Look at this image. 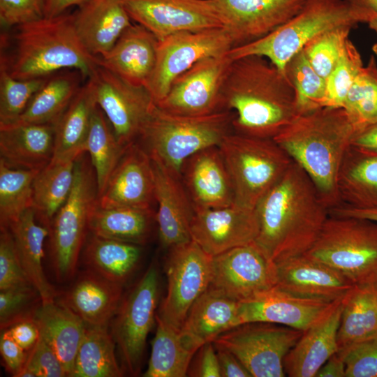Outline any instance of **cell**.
Returning a JSON list of instances; mask_svg holds the SVG:
<instances>
[{
	"instance_id": "7c38bea8",
	"label": "cell",
	"mask_w": 377,
	"mask_h": 377,
	"mask_svg": "<svg viewBox=\"0 0 377 377\" xmlns=\"http://www.w3.org/2000/svg\"><path fill=\"white\" fill-rule=\"evenodd\" d=\"M232 47L224 27L172 34L158 42L155 66L145 87L157 103L166 96L175 79L195 63L228 53Z\"/></svg>"
},
{
	"instance_id": "6f0895ef",
	"label": "cell",
	"mask_w": 377,
	"mask_h": 377,
	"mask_svg": "<svg viewBox=\"0 0 377 377\" xmlns=\"http://www.w3.org/2000/svg\"><path fill=\"white\" fill-rule=\"evenodd\" d=\"M6 330L27 352L34 347L40 337L39 327L34 320L20 322Z\"/></svg>"
},
{
	"instance_id": "e575fe53",
	"label": "cell",
	"mask_w": 377,
	"mask_h": 377,
	"mask_svg": "<svg viewBox=\"0 0 377 377\" xmlns=\"http://www.w3.org/2000/svg\"><path fill=\"white\" fill-rule=\"evenodd\" d=\"M155 222L154 209L103 208L96 200L89 212L88 230L98 237L143 246L149 242Z\"/></svg>"
},
{
	"instance_id": "94428289",
	"label": "cell",
	"mask_w": 377,
	"mask_h": 377,
	"mask_svg": "<svg viewBox=\"0 0 377 377\" xmlns=\"http://www.w3.org/2000/svg\"><path fill=\"white\" fill-rule=\"evenodd\" d=\"M89 0H42L43 15L54 17L66 13L72 6L80 7Z\"/></svg>"
},
{
	"instance_id": "d6986e66",
	"label": "cell",
	"mask_w": 377,
	"mask_h": 377,
	"mask_svg": "<svg viewBox=\"0 0 377 377\" xmlns=\"http://www.w3.org/2000/svg\"><path fill=\"white\" fill-rule=\"evenodd\" d=\"M258 232L256 209L235 203L220 208L194 210L190 225L191 240L212 257L254 242Z\"/></svg>"
},
{
	"instance_id": "e7e4bbea",
	"label": "cell",
	"mask_w": 377,
	"mask_h": 377,
	"mask_svg": "<svg viewBox=\"0 0 377 377\" xmlns=\"http://www.w3.org/2000/svg\"><path fill=\"white\" fill-rule=\"evenodd\" d=\"M361 3L373 18L377 17V0H361Z\"/></svg>"
},
{
	"instance_id": "60d3db41",
	"label": "cell",
	"mask_w": 377,
	"mask_h": 377,
	"mask_svg": "<svg viewBox=\"0 0 377 377\" xmlns=\"http://www.w3.org/2000/svg\"><path fill=\"white\" fill-rule=\"evenodd\" d=\"M156 330L145 377H185L195 353L182 342L179 331L156 314Z\"/></svg>"
},
{
	"instance_id": "d6a6232c",
	"label": "cell",
	"mask_w": 377,
	"mask_h": 377,
	"mask_svg": "<svg viewBox=\"0 0 377 377\" xmlns=\"http://www.w3.org/2000/svg\"><path fill=\"white\" fill-rule=\"evenodd\" d=\"M97 105L91 82L87 79L54 125L51 161H75L86 152V141Z\"/></svg>"
},
{
	"instance_id": "f907efd6",
	"label": "cell",
	"mask_w": 377,
	"mask_h": 377,
	"mask_svg": "<svg viewBox=\"0 0 377 377\" xmlns=\"http://www.w3.org/2000/svg\"><path fill=\"white\" fill-rule=\"evenodd\" d=\"M36 376H68L61 362L41 336L34 347L28 352L25 365L18 375V377Z\"/></svg>"
},
{
	"instance_id": "9c48e42d",
	"label": "cell",
	"mask_w": 377,
	"mask_h": 377,
	"mask_svg": "<svg viewBox=\"0 0 377 377\" xmlns=\"http://www.w3.org/2000/svg\"><path fill=\"white\" fill-rule=\"evenodd\" d=\"M85 153L75 160L71 192L49 227L52 266L59 282L75 276L89 230V212L98 198L95 172Z\"/></svg>"
},
{
	"instance_id": "484cf974",
	"label": "cell",
	"mask_w": 377,
	"mask_h": 377,
	"mask_svg": "<svg viewBox=\"0 0 377 377\" xmlns=\"http://www.w3.org/2000/svg\"><path fill=\"white\" fill-rule=\"evenodd\" d=\"M239 325V302L207 288L191 306L179 335L183 343L196 353L203 344Z\"/></svg>"
},
{
	"instance_id": "4316f807",
	"label": "cell",
	"mask_w": 377,
	"mask_h": 377,
	"mask_svg": "<svg viewBox=\"0 0 377 377\" xmlns=\"http://www.w3.org/2000/svg\"><path fill=\"white\" fill-rule=\"evenodd\" d=\"M123 286L87 269L58 300L87 326L108 327L124 296Z\"/></svg>"
},
{
	"instance_id": "6da1fadb",
	"label": "cell",
	"mask_w": 377,
	"mask_h": 377,
	"mask_svg": "<svg viewBox=\"0 0 377 377\" xmlns=\"http://www.w3.org/2000/svg\"><path fill=\"white\" fill-rule=\"evenodd\" d=\"M255 209L259 232L254 243L273 264L308 251L329 216L314 184L295 162Z\"/></svg>"
},
{
	"instance_id": "83f0119b",
	"label": "cell",
	"mask_w": 377,
	"mask_h": 377,
	"mask_svg": "<svg viewBox=\"0 0 377 377\" xmlns=\"http://www.w3.org/2000/svg\"><path fill=\"white\" fill-rule=\"evenodd\" d=\"M77 36L87 51L100 57L132 24L121 0H89L73 13Z\"/></svg>"
},
{
	"instance_id": "5bb4252c",
	"label": "cell",
	"mask_w": 377,
	"mask_h": 377,
	"mask_svg": "<svg viewBox=\"0 0 377 377\" xmlns=\"http://www.w3.org/2000/svg\"><path fill=\"white\" fill-rule=\"evenodd\" d=\"M232 61L228 52L201 59L175 78L166 96L156 105L184 116H205L226 110L223 90Z\"/></svg>"
},
{
	"instance_id": "be15d7a7",
	"label": "cell",
	"mask_w": 377,
	"mask_h": 377,
	"mask_svg": "<svg viewBox=\"0 0 377 377\" xmlns=\"http://www.w3.org/2000/svg\"><path fill=\"white\" fill-rule=\"evenodd\" d=\"M351 145L377 149V122L357 133L353 138Z\"/></svg>"
},
{
	"instance_id": "db71d44e",
	"label": "cell",
	"mask_w": 377,
	"mask_h": 377,
	"mask_svg": "<svg viewBox=\"0 0 377 377\" xmlns=\"http://www.w3.org/2000/svg\"><path fill=\"white\" fill-rule=\"evenodd\" d=\"M42 0H0V22L17 27L43 17Z\"/></svg>"
},
{
	"instance_id": "44dd1931",
	"label": "cell",
	"mask_w": 377,
	"mask_h": 377,
	"mask_svg": "<svg viewBox=\"0 0 377 377\" xmlns=\"http://www.w3.org/2000/svg\"><path fill=\"white\" fill-rule=\"evenodd\" d=\"M97 202L103 208L153 209L156 200L151 160L138 142L128 145Z\"/></svg>"
},
{
	"instance_id": "9f6ffc18",
	"label": "cell",
	"mask_w": 377,
	"mask_h": 377,
	"mask_svg": "<svg viewBox=\"0 0 377 377\" xmlns=\"http://www.w3.org/2000/svg\"><path fill=\"white\" fill-rule=\"evenodd\" d=\"M0 353L7 371L18 377L25 365L28 352L15 341L7 330L3 331L1 335Z\"/></svg>"
},
{
	"instance_id": "ba28073f",
	"label": "cell",
	"mask_w": 377,
	"mask_h": 377,
	"mask_svg": "<svg viewBox=\"0 0 377 377\" xmlns=\"http://www.w3.org/2000/svg\"><path fill=\"white\" fill-rule=\"evenodd\" d=\"M303 255L355 285L377 283V222L329 214L316 241Z\"/></svg>"
},
{
	"instance_id": "4fadbf2b",
	"label": "cell",
	"mask_w": 377,
	"mask_h": 377,
	"mask_svg": "<svg viewBox=\"0 0 377 377\" xmlns=\"http://www.w3.org/2000/svg\"><path fill=\"white\" fill-rule=\"evenodd\" d=\"M168 249L167 294L157 316L179 331L191 306L209 287L212 257L193 240Z\"/></svg>"
},
{
	"instance_id": "d590c367",
	"label": "cell",
	"mask_w": 377,
	"mask_h": 377,
	"mask_svg": "<svg viewBox=\"0 0 377 377\" xmlns=\"http://www.w3.org/2000/svg\"><path fill=\"white\" fill-rule=\"evenodd\" d=\"M142 253L141 245L91 234L85 241L82 257L87 269L124 285L137 269Z\"/></svg>"
},
{
	"instance_id": "836d02e7",
	"label": "cell",
	"mask_w": 377,
	"mask_h": 377,
	"mask_svg": "<svg viewBox=\"0 0 377 377\" xmlns=\"http://www.w3.org/2000/svg\"><path fill=\"white\" fill-rule=\"evenodd\" d=\"M33 207L26 210L9 226L21 265L40 295L42 303L56 300L58 294L47 281L43 267L44 242L49 229L36 221Z\"/></svg>"
},
{
	"instance_id": "7a4b0ae2",
	"label": "cell",
	"mask_w": 377,
	"mask_h": 377,
	"mask_svg": "<svg viewBox=\"0 0 377 377\" xmlns=\"http://www.w3.org/2000/svg\"><path fill=\"white\" fill-rule=\"evenodd\" d=\"M225 110L235 112V133L274 138L297 115L295 94L285 73L265 57L232 59L223 90Z\"/></svg>"
},
{
	"instance_id": "f6af8a7d",
	"label": "cell",
	"mask_w": 377,
	"mask_h": 377,
	"mask_svg": "<svg viewBox=\"0 0 377 377\" xmlns=\"http://www.w3.org/2000/svg\"><path fill=\"white\" fill-rule=\"evenodd\" d=\"M284 73L293 87L298 114L324 107L326 79L315 71L302 50L286 63Z\"/></svg>"
},
{
	"instance_id": "7dc6e473",
	"label": "cell",
	"mask_w": 377,
	"mask_h": 377,
	"mask_svg": "<svg viewBox=\"0 0 377 377\" xmlns=\"http://www.w3.org/2000/svg\"><path fill=\"white\" fill-rule=\"evenodd\" d=\"M353 27L334 28L318 35L302 50L315 71L326 79L341 56Z\"/></svg>"
},
{
	"instance_id": "7402d4cb",
	"label": "cell",
	"mask_w": 377,
	"mask_h": 377,
	"mask_svg": "<svg viewBox=\"0 0 377 377\" xmlns=\"http://www.w3.org/2000/svg\"><path fill=\"white\" fill-rule=\"evenodd\" d=\"M180 176L194 210L235 203L232 183L218 146L203 149L187 158Z\"/></svg>"
},
{
	"instance_id": "ee69618b",
	"label": "cell",
	"mask_w": 377,
	"mask_h": 377,
	"mask_svg": "<svg viewBox=\"0 0 377 377\" xmlns=\"http://www.w3.org/2000/svg\"><path fill=\"white\" fill-rule=\"evenodd\" d=\"M342 108L355 127V135L377 122V64L373 56L352 84Z\"/></svg>"
},
{
	"instance_id": "603a6c76",
	"label": "cell",
	"mask_w": 377,
	"mask_h": 377,
	"mask_svg": "<svg viewBox=\"0 0 377 377\" xmlns=\"http://www.w3.org/2000/svg\"><path fill=\"white\" fill-rule=\"evenodd\" d=\"M151 160L157 204L156 223L162 246L169 249L191 240L190 225L194 209L180 175L157 159Z\"/></svg>"
},
{
	"instance_id": "03108f58",
	"label": "cell",
	"mask_w": 377,
	"mask_h": 377,
	"mask_svg": "<svg viewBox=\"0 0 377 377\" xmlns=\"http://www.w3.org/2000/svg\"><path fill=\"white\" fill-rule=\"evenodd\" d=\"M368 24H369V28L374 30L377 35V17L371 19L368 22ZM372 50L374 52V54L377 56V40L372 46Z\"/></svg>"
},
{
	"instance_id": "c3c4849f",
	"label": "cell",
	"mask_w": 377,
	"mask_h": 377,
	"mask_svg": "<svg viewBox=\"0 0 377 377\" xmlns=\"http://www.w3.org/2000/svg\"><path fill=\"white\" fill-rule=\"evenodd\" d=\"M363 67L359 51L348 39L337 65L326 78L324 107H343L352 84Z\"/></svg>"
},
{
	"instance_id": "8fae6325",
	"label": "cell",
	"mask_w": 377,
	"mask_h": 377,
	"mask_svg": "<svg viewBox=\"0 0 377 377\" xmlns=\"http://www.w3.org/2000/svg\"><path fill=\"white\" fill-rule=\"evenodd\" d=\"M303 332L281 325L251 322L221 334L212 342L234 354L252 377H283L284 357Z\"/></svg>"
},
{
	"instance_id": "cb8c5ba5",
	"label": "cell",
	"mask_w": 377,
	"mask_h": 377,
	"mask_svg": "<svg viewBox=\"0 0 377 377\" xmlns=\"http://www.w3.org/2000/svg\"><path fill=\"white\" fill-rule=\"evenodd\" d=\"M274 265V286L299 297L333 302L355 286L335 269L304 255Z\"/></svg>"
},
{
	"instance_id": "e0dca14e",
	"label": "cell",
	"mask_w": 377,
	"mask_h": 377,
	"mask_svg": "<svg viewBox=\"0 0 377 377\" xmlns=\"http://www.w3.org/2000/svg\"><path fill=\"white\" fill-rule=\"evenodd\" d=\"M133 22L158 40L181 31L223 27L209 0H121Z\"/></svg>"
},
{
	"instance_id": "11a10c76",
	"label": "cell",
	"mask_w": 377,
	"mask_h": 377,
	"mask_svg": "<svg viewBox=\"0 0 377 377\" xmlns=\"http://www.w3.org/2000/svg\"><path fill=\"white\" fill-rule=\"evenodd\" d=\"M187 376L221 377L216 350L212 341L203 344L195 353Z\"/></svg>"
},
{
	"instance_id": "30bf717a",
	"label": "cell",
	"mask_w": 377,
	"mask_h": 377,
	"mask_svg": "<svg viewBox=\"0 0 377 377\" xmlns=\"http://www.w3.org/2000/svg\"><path fill=\"white\" fill-rule=\"evenodd\" d=\"M160 293L159 274L152 263L140 280L124 295L114 315L111 334L124 371L140 374L147 337L156 320Z\"/></svg>"
},
{
	"instance_id": "681fc988",
	"label": "cell",
	"mask_w": 377,
	"mask_h": 377,
	"mask_svg": "<svg viewBox=\"0 0 377 377\" xmlns=\"http://www.w3.org/2000/svg\"><path fill=\"white\" fill-rule=\"evenodd\" d=\"M41 304L40 293L31 283L1 290V331L20 322L34 320L35 314Z\"/></svg>"
},
{
	"instance_id": "f1b7e54d",
	"label": "cell",
	"mask_w": 377,
	"mask_h": 377,
	"mask_svg": "<svg viewBox=\"0 0 377 377\" xmlns=\"http://www.w3.org/2000/svg\"><path fill=\"white\" fill-rule=\"evenodd\" d=\"M54 124H0V159L8 165L40 170L53 157Z\"/></svg>"
},
{
	"instance_id": "6125c7cd",
	"label": "cell",
	"mask_w": 377,
	"mask_h": 377,
	"mask_svg": "<svg viewBox=\"0 0 377 377\" xmlns=\"http://www.w3.org/2000/svg\"><path fill=\"white\" fill-rule=\"evenodd\" d=\"M329 214L364 218L377 222V208L362 209L340 205L330 209L329 210Z\"/></svg>"
},
{
	"instance_id": "b9f144b4",
	"label": "cell",
	"mask_w": 377,
	"mask_h": 377,
	"mask_svg": "<svg viewBox=\"0 0 377 377\" xmlns=\"http://www.w3.org/2000/svg\"><path fill=\"white\" fill-rule=\"evenodd\" d=\"M127 147L119 142L108 119L97 105L92 116L85 151L89 154L95 172L98 197L105 191L111 174Z\"/></svg>"
},
{
	"instance_id": "74e56055",
	"label": "cell",
	"mask_w": 377,
	"mask_h": 377,
	"mask_svg": "<svg viewBox=\"0 0 377 377\" xmlns=\"http://www.w3.org/2000/svg\"><path fill=\"white\" fill-rule=\"evenodd\" d=\"M82 80L86 79L76 70L48 76L15 121L55 125L82 87Z\"/></svg>"
},
{
	"instance_id": "2e32d148",
	"label": "cell",
	"mask_w": 377,
	"mask_h": 377,
	"mask_svg": "<svg viewBox=\"0 0 377 377\" xmlns=\"http://www.w3.org/2000/svg\"><path fill=\"white\" fill-rule=\"evenodd\" d=\"M274 286V265L254 242L212 257L211 290L242 302Z\"/></svg>"
},
{
	"instance_id": "ab89813d",
	"label": "cell",
	"mask_w": 377,
	"mask_h": 377,
	"mask_svg": "<svg viewBox=\"0 0 377 377\" xmlns=\"http://www.w3.org/2000/svg\"><path fill=\"white\" fill-rule=\"evenodd\" d=\"M116 343L108 327L87 326L75 362L73 377H121Z\"/></svg>"
},
{
	"instance_id": "816d5d0a",
	"label": "cell",
	"mask_w": 377,
	"mask_h": 377,
	"mask_svg": "<svg viewBox=\"0 0 377 377\" xmlns=\"http://www.w3.org/2000/svg\"><path fill=\"white\" fill-rule=\"evenodd\" d=\"M32 284L24 272L9 228L0 227V290Z\"/></svg>"
},
{
	"instance_id": "277c9868",
	"label": "cell",
	"mask_w": 377,
	"mask_h": 377,
	"mask_svg": "<svg viewBox=\"0 0 377 377\" xmlns=\"http://www.w3.org/2000/svg\"><path fill=\"white\" fill-rule=\"evenodd\" d=\"M10 57L1 56L17 79L48 77L64 70L80 71L87 80L98 66L76 33L73 14L63 13L15 27Z\"/></svg>"
},
{
	"instance_id": "91938a15",
	"label": "cell",
	"mask_w": 377,
	"mask_h": 377,
	"mask_svg": "<svg viewBox=\"0 0 377 377\" xmlns=\"http://www.w3.org/2000/svg\"><path fill=\"white\" fill-rule=\"evenodd\" d=\"M316 377H346V364L337 351L319 369Z\"/></svg>"
},
{
	"instance_id": "f546056e",
	"label": "cell",
	"mask_w": 377,
	"mask_h": 377,
	"mask_svg": "<svg viewBox=\"0 0 377 377\" xmlns=\"http://www.w3.org/2000/svg\"><path fill=\"white\" fill-rule=\"evenodd\" d=\"M343 299L325 319L304 332L288 351L283 360L286 375L290 377H316L319 369L339 350L337 332Z\"/></svg>"
},
{
	"instance_id": "f35d334b",
	"label": "cell",
	"mask_w": 377,
	"mask_h": 377,
	"mask_svg": "<svg viewBox=\"0 0 377 377\" xmlns=\"http://www.w3.org/2000/svg\"><path fill=\"white\" fill-rule=\"evenodd\" d=\"M75 161H50L33 182V208L37 219L48 229L68 199L73 185Z\"/></svg>"
},
{
	"instance_id": "ffe728a7",
	"label": "cell",
	"mask_w": 377,
	"mask_h": 377,
	"mask_svg": "<svg viewBox=\"0 0 377 377\" xmlns=\"http://www.w3.org/2000/svg\"><path fill=\"white\" fill-rule=\"evenodd\" d=\"M341 300L329 302L309 299L274 286L239 302L241 324L269 323L305 332L325 319Z\"/></svg>"
},
{
	"instance_id": "3957f363",
	"label": "cell",
	"mask_w": 377,
	"mask_h": 377,
	"mask_svg": "<svg viewBox=\"0 0 377 377\" xmlns=\"http://www.w3.org/2000/svg\"><path fill=\"white\" fill-rule=\"evenodd\" d=\"M355 133L343 108L322 107L298 114L272 139L307 174L330 210L340 205L338 174Z\"/></svg>"
},
{
	"instance_id": "4dcf8cb0",
	"label": "cell",
	"mask_w": 377,
	"mask_h": 377,
	"mask_svg": "<svg viewBox=\"0 0 377 377\" xmlns=\"http://www.w3.org/2000/svg\"><path fill=\"white\" fill-rule=\"evenodd\" d=\"M340 205L377 208V149L350 145L337 177Z\"/></svg>"
},
{
	"instance_id": "680465c9",
	"label": "cell",
	"mask_w": 377,
	"mask_h": 377,
	"mask_svg": "<svg viewBox=\"0 0 377 377\" xmlns=\"http://www.w3.org/2000/svg\"><path fill=\"white\" fill-rule=\"evenodd\" d=\"M221 377H252L251 374L230 351L215 346Z\"/></svg>"
},
{
	"instance_id": "5b68a950",
	"label": "cell",
	"mask_w": 377,
	"mask_h": 377,
	"mask_svg": "<svg viewBox=\"0 0 377 377\" xmlns=\"http://www.w3.org/2000/svg\"><path fill=\"white\" fill-rule=\"evenodd\" d=\"M372 19L360 0H305L292 18L265 37L232 48V59L258 55L284 72L286 63L311 39L339 27H355Z\"/></svg>"
},
{
	"instance_id": "ac0fdd59",
	"label": "cell",
	"mask_w": 377,
	"mask_h": 377,
	"mask_svg": "<svg viewBox=\"0 0 377 377\" xmlns=\"http://www.w3.org/2000/svg\"><path fill=\"white\" fill-rule=\"evenodd\" d=\"M209 1L236 47L274 31L297 14L305 0Z\"/></svg>"
},
{
	"instance_id": "52a82bcc",
	"label": "cell",
	"mask_w": 377,
	"mask_h": 377,
	"mask_svg": "<svg viewBox=\"0 0 377 377\" xmlns=\"http://www.w3.org/2000/svg\"><path fill=\"white\" fill-rule=\"evenodd\" d=\"M218 147L232 183L235 204L251 209L293 162L271 138L232 132Z\"/></svg>"
},
{
	"instance_id": "7bdbcfd3",
	"label": "cell",
	"mask_w": 377,
	"mask_h": 377,
	"mask_svg": "<svg viewBox=\"0 0 377 377\" xmlns=\"http://www.w3.org/2000/svg\"><path fill=\"white\" fill-rule=\"evenodd\" d=\"M39 171L13 168L0 159V227L8 228L33 207V182Z\"/></svg>"
},
{
	"instance_id": "8d00e7d4",
	"label": "cell",
	"mask_w": 377,
	"mask_h": 377,
	"mask_svg": "<svg viewBox=\"0 0 377 377\" xmlns=\"http://www.w3.org/2000/svg\"><path fill=\"white\" fill-rule=\"evenodd\" d=\"M375 338H377V283L355 285L343 299L337 332L339 350Z\"/></svg>"
},
{
	"instance_id": "1f68e13d",
	"label": "cell",
	"mask_w": 377,
	"mask_h": 377,
	"mask_svg": "<svg viewBox=\"0 0 377 377\" xmlns=\"http://www.w3.org/2000/svg\"><path fill=\"white\" fill-rule=\"evenodd\" d=\"M34 320L40 336L53 349L68 376L73 377L75 358L86 329L83 320L57 298L42 303Z\"/></svg>"
},
{
	"instance_id": "9a60e30c",
	"label": "cell",
	"mask_w": 377,
	"mask_h": 377,
	"mask_svg": "<svg viewBox=\"0 0 377 377\" xmlns=\"http://www.w3.org/2000/svg\"><path fill=\"white\" fill-rule=\"evenodd\" d=\"M88 79L96 103L119 142L126 147L135 142L155 105L148 89L132 84L99 65Z\"/></svg>"
},
{
	"instance_id": "8992f818",
	"label": "cell",
	"mask_w": 377,
	"mask_h": 377,
	"mask_svg": "<svg viewBox=\"0 0 377 377\" xmlns=\"http://www.w3.org/2000/svg\"><path fill=\"white\" fill-rule=\"evenodd\" d=\"M235 112L223 110L205 116H184L168 112L155 103L136 140L169 169L180 175L184 161L195 153L219 146L234 132Z\"/></svg>"
},
{
	"instance_id": "d4e9b609",
	"label": "cell",
	"mask_w": 377,
	"mask_h": 377,
	"mask_svg": "<svg viewBox=\"0 0 377 377\" xmlns=\"http://www.w3.org/2000/svg\"><path fill=\"white\" fill-rule=\"evenodd\" d=\"M158 42L144 27L132 23L109 51L97 57V64L132 84L145 87L155 66Z\"/></svg>"
},
{
	"instance_id": "f5cc1de1",
	"label": "cell",
	"mask_w": 377,
	"mask_h": 377,
	"mask_svg": "<svg viewBox=\"0 0 377 377\" xmlns=\"http://www.w3.org/2000/svg\"><path fill=\"white\" fill-rule=\"evenodd\" d=\"M346 364V377H377V338L338 351Z\"/></svg>"
},
{
	"instance_id": "bcb514c9",
	"label": "cell",
	"mask_w": 377,
	"mask_h": 377,
	"mask_svg": "<svg viewBox=\"0 0 377 377\" xmlns=\"http://www.w3.org/2000/svg\"><path fill=\"white\" fill-rule=\"evenodd\" d=\"M47 77L17 79L0 62V124L15 121Z\"/></svg>"
}]
</instances>
